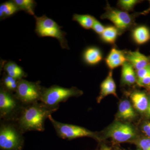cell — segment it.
<instances>
[{
    "label": "cell",
    "instance_id": "cell-1",
    "mask_svg": "<svg viewBox=\"0 0 150 150\" xmlns=\"http://www.w3.org/2000/svg\"><path fill=\"white\" fill-rule=\"evenodd\" d=\"M25 105L11 121L22 133L44 131L45 121L59 108L48 107L42 102Z\"/></svg>",
    "mask_w": 150,
    "mask_h": 150
},
{
    "label": "cell",
    "instance_id": "cell-2",
    "mask_svg": "<svg viewBox=\"0 0 150 150\" xmlns=\"http://www.w3.org/2000/svg\"><path fill=\"white\" fill-rule=\"evenodd\" d=\"M20 130L13 121H5L0 126L1 150H22L24 139Z\"/></svg>",
    "mask_w": 150,
    "mask_h": 150
},
{
    "label": "cell",
    "instance_id": "cell-3",
    "mask_svg": "<svg viewBox=\"0 0 150 150\" xmlns=\"http://www.w3.org/2000/svg\"><path fill=\"white\" fill-rule=\"evenodd\" d=\"M83 93L76 88H66L59 86L43 88L40 101L48 107L59 108V103L65 102L70 98L80 96Z\"/></svg>",
    "mask_w": 150,
    "mask_h": 150
},
{
    "label": "cell",
    "instance_id": "cell-4",
    "mask_svg": "<svg viewBox=\"0 0 150 150\" xmlns=\"http://www.w3.org/2000/svg\"><path fill=\"white\" fill-rule=\"evenodd\" d=\"M35 20V33L39 37H51L56 38L63 49H69L66 39V33L62 30V26L46 15L34 16Z\"/></svg>",
    "mask_w": 150,
    "mask_h": 150
},
{
    "label": "cell",
    "instance_id": "cell-5",
    "mask_svg": "<svg viewBox=\"0 0 150 150\" xmlns=\"http://www.w3.org/2000/svg\"><path fill=\"white\" fill-rule=\"evenodd\" d=\"M105 9V12L100 18L112 22L114 26L118 29L119 35L136 26L137 24L135 19L139 13L130 14L127 12L111 7L108 2H107Z\"/></svg>",
    "mask_w": 150,
    "mask_h": 150
},
{
    "label": "cell",
    "instance_id": "cell-6",
    "mask_svg": "<svg viewBox=\"0 0 150 150\" xmlns=\"http://www.w3.org/2000/svg\"><path fill=\"white\" fill-rule=\"evenodd\" d=\"M49 119L58 137L64 139L72 140L80 137H87L100 141L101 138L96 133L88 129L72 124L61 123L55 120L50 115Z\"/></svg>",
    "mask_w": 150,
    "mask_h": 150
},
{
    "label": "cell",
    "instance_id": "cell-7",
    "mask_svg": "<svg viewBox=\"0 0 150 150\" xmlns=\"http://www.w3.org/2000/svg\"><path fill=\"white\" fill-rule=\"evenodd\" d=\"M43 88L39 82H33L22 79L18 81L15 96L22 104H33L40 101Z\"/></svg>",
    "mask_w": 150,
    "mask_h": 150
},
{
    "label": "cell",
    "instance_id": "cell-8",
    "mask_svg": "<svg viewBox=\"0 0 150 150\" xmlns=\"http://www.w3.org/2000/svg\"><path fill=\"white\" fill-rule=\"evenodd\" d=\"M105 139L110 138L117 143H132L136 139L137 132L134 126L128 123L116 121L105 129Z\"/></svg>",
    "mask_w": 150,
    "mask_h": 150
},
{
    "label": "cell",
    "instance_id": "cell-9",
    "mask_svg": "<svg viewBox=\"0 0 150 150\" xmlns=\"http://www.w3.org/2000/svg\"><path fill=\"white\" fill-rule=\"evenodd\" d=\"M21 103L15 95L2 86L0 90V116L5 121H12L21 109Z\"/></svg>",
    "mask_w": 150,
    "mask_h": 150
},
{
    "label": "cell",
    "instance_id": "cell-10",
    "mask_svg": "<svg viewBox=\"0 0 150 150\" xmlns=\"http://www.w3.org/2000/svg\"><path fill=\"white\" fill-rule=\"evenodd\" d=\"M127 62L130 63L136 71L146 67L150 64V58L142 54L137 50L125 52Z\"/></svg>",
    "mask_w": 150,
    "mask_h": 150
},
{
    "label": "cell",
    "instance_id": "cell-11",
    "mask_svg": "<svg viewBox=\"0 0 150 150\" xmlns=\"http://www.w3.org/2000/svg\"><path fill=\"white\" fill-rule=\"evenodd\" d=\"M116 90V84L112 77V72L110 71L100 85V93L97 98L98 103H99L103 98L109 95H112L117 97Z\"/></svg>",
    "mask_w": 150,
    "mask_h": 150
},
{
    "label": "cell",
    "instance_id": "cell-12",
    "mask_svg": "<svg viewBox=\"0 0 150 150\" xmlns=\"http://www.w3.org/2000/svg\"><path fill=\"white\" fill-rule=\"evenodd\" d=\"M135 108L129 100L124 99L121 100L118 106L117 117L122 121H131L135 119L137 114Z\"/></svg>",
    "mask_w": 150,
    "mask_h": 150
},
{
    "label": "cell",
    "instance_id": "cell-13",
    "mask_svg": "<svg viewBox=\"0 0 150 150\" xmlns=\"http://www.w3.org/2000/svg\"><path fill=\"white\" fill-rule=\"evenodd\" d=\"M127 62L125 52L113 48L105 59V63L108 67L112 70Z\"/></svg>",
    "mask_w": 150,
    "mask_h": 150
},
{
    "label": "cell",
    "instance_id": "cell-14",
    "mask_svg": "<svg viewBox=\"0 0 150 150\" xmlns=\"http://www.w3.org/2000/svg\"><path fill=\"white\" fill-rule=\"evenodd\" d=\"M130 98L136 110L141 113L146 112L149 99L145 93L139 91L134 92L130 95Z\"/></svg>",
    "mask_w": 150,
    "mask_h": 150
},
{
    "label": "cell",
    "instance_id": "cell-15",
    "mask_svg": "<svg viewBox=\"0 0 150 150\" xmlns=\"http://www.w3.org/2000/svg\"><path fill=\"white\" fill-rule=\"evenodd\" d=\"M121 81L122 84L128 86L132 85L137 82L135 69L128 62H126L122 66Z\"/></svg>",
    "mask_w": 150,
    "mask_h": 150
},
{
    "label": "cell",
    "instance_id": "cell-16",
    "mask_svg": "<svg viewBox=\"0 0 150 150\" xmlns=\"http://www.w3.org/2000/svg\"><path fill=\"white\" fill-rule=\"evenodd\" d=\"M83 58L85 62L88 64L95 65L102 60V53L99 48L96 47H89L84 52Z\"/></svg>",
    "mask_w": 150,
    "mask_h": 150
},
{
    "label": "cell",
    "instance_id": "cell-17",
    "mask_svg": "<svg viewBox=\"0 0 150 150\" xmlns=\"http://www.w3.org/2000/svg\"><path fill=\"white\" fill-rule=\"evenodd\" d=\"M6 74L17 80L22 79L27 77V74L21 67L13 62H9L4 66Z\"/></svg>",
    "mask_w": 150,
    "mask_h": 150
},
{
    "label": "cell",
    "instance_id": "cell-18",
    "mask_svg": "<svg viewBox=\"0 0 150 150\" xmlns=\"http://www.w3.org/2000/svg\"><path fill=\"white\" fill-rule=\"evenodd\" d=\"M132 37L137 44L139 45L144 44L150 40L149 30L145 25L138 26L133 30Z\"/></svg>",
    "mask_w": 150,
    "mask_h": 150
},
{
    "label": "cell",
    "instance_id": "cell-19",
    "mask_svg": "<svg viewBox=\"0 0 150 150\" xmlns=\"http://www.w3.org/2000/svg\"><path fill=\"white\" fill-rule=\"evenodd\" d=\"M20 11L13 1L3 3L0 5V18L1 19L13 15Z\"/></svg>",
    "mask_w": 150,
    "mask_h": 150
},
{
    "label": "cell",
    "instance_id": "cell-20",
    "mask_svg": "<svg viewBox=\"0 0 150 150\" xmlns=\"http://www.w3.org/2000/svg\"><path fill=\"white\" fill-rule=\"evenodd\" d=\"M72 19L73 21H76L84 29L89 30L92 28L95 18L90 15L74 14Z\"/></svg>",
    "mask_w": 150,
    "mask_h": 150
},
{
    "label": "cell",
    "instance_id": "cell-21",
    "mask_svg": "<svg viewBox=\"0 0 150 150\" xmlns=\"http://www.w3.org/2000/svg\"><path fill=\"white\" fill-rule=\"evenodd\" d=\"M118 35H119V32L116 27L109 25L105 27L104 31L100 36L101 39L104 42L114 44Z\"/></svg>",
    "mask_w": 150,
    "mask_h": 150
},
{
    "label": "cell",
    "instance_id": "cell-22",
    "mask_svg": "<svg viewBox=\"0 0 150 150\" xmlns=\"http://www.w3.org/2000/svg\"><path fill=\"white\" fill-rule=\"evenodd\" d=\"M20 11H23L30 15L35 16L34 8L36 3L33 0H14Z\"/></svg>",
    "mask_w": 150,
    "mask_h": 150
},
{
    "label": "cell",
    "instance_id": "cell-23",
    "mask_svg": "<svg viewBox=\"0 0 150 150\" xmlns=\"http://www.w3.org/2000/svg\"><path fill=\"white\" fill-rule=\"evenodd\" d=\"M18 83V81L6 74L3 78L2 86L12 93V92H15L16 91Z\"/></svg>",
    "mask_w": 150,
    "mask_h": 150
},
{
    "label": "cell",
    "instance_id": "cell-24",
    "mask_svg": "<svg viewBox=\"0 0 150 150\" xmlns=\"http://www.w3.org/2000/svg\"><path fill=\"white\" fill-rule=\"evenodd\" d=\"M140 1L137 0H120L118 1V6L122 11L128 12L133 11L135 6Z\"/></svg>",
    "mask_w": 150,
    "mask_h": 150
},
{
    "label": "cell",
    "instance_id": "cell-25",
    "mask_svg": "<svg viewBox=\"0 0 150 150\" xmlns=\"http://www.w3.org/2000/svg\"><path fill=\"white\" fill-rule=\"evenodd\" d=\"M132 143L137 146L138 150H150V138L149 137H138Z\"/></svg>",
    "mask_w": 150,
    "mask_h": 150
},
{
    "label": "cell",
    "instance_id": "cell-26",
    "mask_svg": "<svg viewBox=\"0 0 150 150\" xmlns=\"http://www.w3.org/2000/svg\"><path fill=\"white\" fill-rule=\"evenodd\" d=\"M136 71H137L136 74H137V81L139 80L150 74V64L144 68Z\"/></svg>",
    "mask_w": 150,
    "mask_h": 150
},
{
    "label": "cell",
    "instance_id": "cell-27",
    "mask_svg": "<svg viewBox=\"0 0 150 150\" xmlns=\"http://www.w3.org/2000/svg\"><path fill=\"white\" fill-rule=\"evenodd\" d=\"M105 28L98 20L96 18L95 19L93 26L92 28L95 32L100 35L104 31Z\"/></svg>",
    "mask_w": 150,
    "mask_h": 150
},
{
    "label": "cell",
    "instance_id": "cell-28",
    "mask_svg": "<svg viewBox=\"0 0 150 150\" xmlns=\"http://www.w3.org/2000/svg\"><path fill=\"white\" fill-rule=\"evenodd\" d=\"M142 130L147 137L150 138V121L146 122L143 124Z\"/></svg>",
    "mask_w": 150,
    "mask_h": 150
},
{
    "label": "cell",
    "instance_id": "cell-29",
    "mask_svg": "<svg viewBox=\"0 0 150 150\" xmlns=\"http://www.w3.org/2000/svg\"><path fill=\"white\" fill-rule=\"evenodd\" d=\"M149 105H148L147 110L146 113L147 116L148 117H149V118H150V97L149 98Z\"/></svg>",
    "mask_w": 150,
    "mask_h": 150
},
{
    "label": "cell",
    "instance_id": "cell-30",
    "mask_svg": "<svg viewBox=\"0 0 150 150\" xmlns=\"http://www.w3.org/2000/svg\"><path fill=\"white\" fill-rule=\"evenodd\" d=\"M100 150H112L111 148L108 146L107 145H102L101 146Z\"/></svg>",
    "mask_w": 150,
    "mask_h": 150
},
{
    "label": "cell",
    "instance_id": "cell-31",
    "mask_svg": "<svg viewBox=\"0 0 150 150\" xmlns=\"http://www.w3.org/2000/svg\"><path fill=\"white\" fill-rule=\"evenodd\" d=\"M149 3H150V7L147 10H146L144 11L143 12L141 13V14H146L148 13L150 11V1H149Z\"/></svg>",
    "mask_w": 150,
    "mask_h": 150
},
{
    "label": "cell",
    "instance_id": "cell-32",
    "mask_svg": "<svg viewBox=\"0 0 150 150\" xmlns=\"http://www.w3.org/2000/svg\"><path fill=\"white\" fill-rule=\"evenodd\" d=\"M115 150H120L119 149H118V148H117V149H115Z\"/></svg>",
    "mask_w": 150,
    "mask_h": 150
},
{
    "label": "cell",
    "instance_id": "cell-33",
    "mask_svg": "<svg viewBox=\"0 0 150 150\" xmlns=\"http://www.w3.org/2000/svg\"><path fill=\"white\" fill-rule=\"evenodd\" d=\"M149 88L150 89V84L149 86Z\"/></svg>",
    "mask_w": 150,
    "mask_h": 150
},
{
    "label": "cell",
    "instance_id": "cell-34",
    "mask_svg": "<svg viewBox=\"0 0 150 150\" xmlns=\"http://www.w3.org/2000/svg\"></svg>",
    "mask_w": 150,
    "mask_h": 150
}]
</instances>
